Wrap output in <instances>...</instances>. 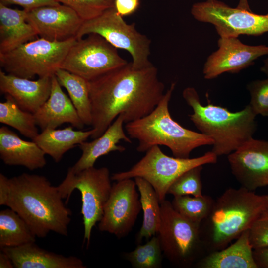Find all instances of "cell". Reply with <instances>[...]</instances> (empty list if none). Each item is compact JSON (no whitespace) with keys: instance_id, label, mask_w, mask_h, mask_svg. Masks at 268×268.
<instances>
[{"instance_id":"obj_1","label":"cell","mask_w":268,"mask_h":268,"mask_svg":"<svg viewBox=\"0 0 268 268\" xmlns=\"http://www.w3.org/2000/svg\"><path fill=\"white\" fill-rule=\"evenodd\" d=\"M88 86L93 139L101 136L119 115L124 116L126 124L146 116L165 94L153 65L136 68L132 62L89 81Z\"/></svg>"},{"instance_id":"obj_2","label":"cell","mask_w":268,"mask_h":268,"mask_svg":"<svg viewBox=\"0 0 268 268\" xmlns=\"http://www.w3.org/2000/svg\"><path fill=\"white\" fill-rule=\"evenodd\" d=\"M63 200L57 186L44 176L0 174V205L19 214L36 237L44 238L50 232L67 235L71 212Z\"/></svg>"},{"instance_id":"obj_3","label":"cell","mask_w":268,"mask_h":268,"mask_svg":"<svg viewBox=\"0 0 268 268\" xmlns=\"http://www.w3.org/2000/svg\"><path fill=\"white\" fill-rule=\"evenodd\" d=\"M268 209V194H258L242 186L226 189L214 200L210 213L200 225L207 254L228 246Z\"/></svg>"},{"instance_id":"obj_4","label":"cell","mask_w":268,"mask_h":268,"mask_svg":"<svg viewBox=\"0 0 268 268\" xmlns=\"http://www.w3.org/2000/svg\"><path fill=\"white\" fill-rule=\"evenodd\" d=\"M182 96L193 110L189 115L190 120L201 133L213 140L211 151L217 157L228 155L253 138L257 129L256 115L249 104L235 112L210 103L203 105L192 87L185 88Z\"/></svg>"},{"instance_id":"obj_5","label":"cell","mask_w":268,"mask_h":268,"mask_svg":"<svg viewBox=\"0 0 268 268\" xmlns=\"http://www.w3.org/2000/svg\"><path fill=\"white\" fill-rule=\"evenodd\" d=\"M175 86V82L171 83L149 114L126 124L130 138L138 141L137 151L144 152L153 146L163 145L170 149L174 157L188 158L194 149L213 144L209 137L183 127L172 118L169 103Z\"/></svg>"},{"instance_id":"obj_6","label":"cell","mask_w":268,"mask_h":268,"mask_svg":"<svg viewBox=\"0 0 268 268\" xmlns=\"http://www.w3.org/2000/svg\"><path fill=\"white\" fill-rule=\"evenodd\" d=\"M161 220L157 236L163 255L174 266L188 268L207 254L200 225L182 216L166 199L160 202Z\"/></svg>"},{"instance_id":"obj_7","label":"cell","mask_w":268,"mask_h":268,"mask_svg":"<svg viewBox=\"0 0 268 268\" xmlns=\"http://www.w3.org/2000/svg\"><path fill=\"white\" fill-rule=\"evenodd\" d=\"M76 40L58 42L36 39L0 53V67L6 73L21 78L52 77Z\"/></svg>"},{"instance_id":"obj_8","label":"cell","mask_w":268,"mask_h":268,"mask_svg":"<svg viewBox=\"0 0 268 268\" xmlns=\"http://www.w3.org/2000/svg\"><path fill=\"white\" fill-rule=\"evenodd\" d=\"M217 157L211 151L193 158L170 157L164 153L159 146H154L129 170L113 174L111 179L118 181L141 177L152 186L161 202L165 200L172 183L184 172L197 166L215 163Z\"/></svg>"},{"instance_id":"obj_9","label":"cell","mask_w":268,"mask_h":268,"mask_svg":"<svg viewBox=\"0 0 268 268\" xmlns=\"http://www.w3.org/2000/svg\"><path fill=\"white\" fill-rule=\"evenodd\" d=\"M111 180L108 168L93 166L76 174L67 171L64 180L57 186L63 199H66L67 202L74 190H78L81 193L84 242L87 247L92 228L103 216L112 187Z\"/></svg>"},{"instance_id":"obj_10","label":"cell","mask_w":268,"mask_h":268,"mask_svg":"<svg viewBox=\"0 0 268 268\" xmlns=\"http://www.w3.org/2000/svg\"><path fill=\"white\" fill-rule=\"evenodd\" d=\"M91 33L99 35L116 49L127 51L131 55L132 64L134 68H142L153 65L149 60L151 40L136 30L134 23H127L114 7L94 18L84 21L76 39Z\"/></svg>"},{"instance_id":"obj_11","label":"cell","mask_w":268,"mask_h":268,"mask_svg":"<svg viewBox=\"0 0 268 268\" xmlns=\"http://www.w3.org/2000/svg\"><path fill=\"white\" fill-rule=\"evenodd\" d=\"M128 63L117 49L99 35L91 33L76 40L60 68L89 81Z\"/></svg>"},{"instance_id":"obj_12","label":"cell","mask_w":268,"mask_h":268,"mask_svg":"<svg viewBox=\"0 0 268 268\" xmlns=\"http://www.w3.org/2000/svg\"><path fill=\"white\" fill-rule=\"evenodd\" d=\"M191 13L196 20L213 25L220 37L259 36L268 32V13L256 14L217 0L196 3Z\"/></svg>"},{"instance_id":"obj_13","label":"cell","mask_w":268,"mask_h":268,"mask_svg":"<svg viewBox=\"0 0 268 268\" xmlns=\"http://www.w3.org/2000/svg\"><path fill=\"white\" fill-rule=\"evenodd\" d=\"M116 181L112 185L98 228L121 238L131 231L142 208L135 181L130 178Z\"/></svg>"},{"instance_id":"obj_14","label":"cell","mask_w":268,"mask_h":268,"mask_svg":"<svg viewBox=\"0 0 268 268\" xmlns=\"http://www.w3.org/2000/svg\"><path fill=\"white\" fill-rule=\"evenodd\" d=\"M218 49L207 58L203 68L206 79L228 72L236 73L254 64L259 57L268 55V46L249 45L236 37H220Z\"/></svg>"},{"instance_id":"obj_15","label":"cell","mask_w":268,"mask_h":268,"mask_svg":"<svg viewBox=\"0 0 268 268\" xmlns=\"http://www.w3.org/2000/svg\"><path fill=\"white\" fill-rule=\"evenodd\" d=\"M228 161L241 186L253 191L268 186V141L253 137L229 154Z\"/></svg>"},{"instance_id":"obj_16","label":"cell","mask_w":268,"mask_h":268,"mask_svg":"<svg viewBox=\"0 0 268 268\" xmlns=\"http://www.w3.org/2000/svg\"><path fill=\"white\" fill-rule=\"evenodd\" d=\"M26 19L40 38L58 42L76 38L84 21L73 9L61 3L27 10Z\"/></svg>"},{"instance_id":"obj_17","label":"cell","mask_w":268,"mask_h":268,"mask_svg":"<svg viewBox=\"0 0 268 268\" xmlns=\"http://www.w3.org/2000/svg\"><path fill=\"white\" fill-rule=\"evenodd\" d=\"M52 77L32 80L8 74L0 69V90L2 94L11 96L23 110L34 114L50 96Z\"/></svg>"},{"instance_id":"obj_18","label":"cell","mask_w":268,"mask_h":268,"mask_svg":"<svg viewBox=\"0 0 268 268\" xmlns=\"http://www.w3.org/2000/svg\"><path fill=\"white\" fill-rule=\"evenodd\" d=\"M42 131L56 129L64 123L81 129L85 125L70 98L62 89L55 75L52 77L51 93L47 101L33 114Z\"/></svg>"},{"instance_id":"obj_19","label":"cell","mask_w":268,"mask_h":268,"mask_svg":"<svg viewBox=\"0 0 268 268\" xmlns=\"http://www.w3.org/2000/svg\"><path fill=\"white\" fill-rule=\"evenodd\" d=\"M125 119L123 115H119L105 132L99 137L90 142L84 141L78 146L82 154L73 166L68 171L73 174L85 169L93 167L96 160L100 157L111 152H123L125 148L118 145L121 140L131 143L132 140L124 131L123 124Z\"/></svg>"},{"instance_id":"obj_20","label":"cell","mask_w":268,"mask_h":268,"mask_svg":"<svg viewBox=\"0 0 268 268\" xmlns=\"http://www.w3.org/2000/svg\"><path fill=\"white\" fill-rule=\"evenodd\" d=\"M45 155L34 141L22 139L6 126L0 127V158L5 164L33 171L45 166Z\"/></svg>"},{"instance_id":"obj_21","label":"cell","mask_w":268,"mask_h":268,"mask_svg":"<svg viewBox=\"0 0 268 268\" xmlns=\"http://www.w3.org/2000/svg\"><path fill=\"white\" fill-rule=\"evenodd\" d=\"M11 259L16 268H85L80 258L65 256L37 246L35 242L0 249Z\"/></svg>"},{"instance_id":"obj_22","label":"cell","mask_w":268,"mask_h":268,"mask_svg":"<svg viewBox=\"0 0 268 268\" xmlns=\"http://www.w3.org/2000/svg\"><path fill=\"white\" fill-rule=\"evenodd\" d=\"M198 268H258L248 229L225 248L208 253L194 265Z\"/></svg>"},{"instance_id":"obj_23","label":"cell","mask_w":268,"mask_h":268,"mask_svg":"<svg viewBox=\"0 0 268 268\" xmlns=\"http://www.w3.org/2000/svg\"><path fill=\"white\" fill-rule=\"evenodd\" d=\"M26 18V10L11 8L0 2V53L36 39L37 33Z\"/></svg>"},{"instance_id":"obj_24","label":"cell","mask_w":268,"mask_h":268,"mask_svg":"<svg viewBox=\"0 0 268 268\" xmlns=\"http://www.w3.org/2000/svg\"><path fill=\"white\" fill-rule=\"evenodd\" d=\"M73 128L71 125L61 129H45L33 141L45 154L58 163L65 153L85 141L94 132L92 128L88 131H82L75 130Z\"/></svg>"},{"instance_id":"obj_25","label":"cell","mask_w":268,"mask_h":268,"mask_svg":"<svg viewBox=\"0 0 268 268\" xmlns=\"http://www.w3.org/2000/svg\"><path fill=\"white\" fill-rule=\"evenodd\" d=\"M134 181L139 191L140 201L143 210V222L136 237L139 244L143 238L148 240L157 234L161 223L160 202L152 186L141 177H135Z\"/></svg>"},{"instance_id":"obj_26","label":"cell","mask_w":268,"mask_h":268,"mask_svg":"<svg viewBox=\"0 0 268 268\" xmlns=\"http://www.w3.org/2000/svg\"><path fill=\"white\" fill-rule=\"evenodd\" d=\"M55 75L60 85L67 91L83 123L91 126L92 113L88 81L61 68L57 70Z\"/></svg>"},{"instance_id":"obj_27","label":"cell","mask_w":268,"mask_h":268,"mask_svg":"<svg viewBox=\"0 0 268 268\" xmlns=\"http://www.w3.org/2000/svg\"><path fill=\"white\" fill-rule=\"evenodd\" d=\"M36 236L24 220L10 208L0 212V248L35 242Z\"/></svg>"},{"instance_id":"obj_28","label":"cell","mask_w":268,"mask_h":268,"mask_svg":"<svg viewBox=\"0 0 268 268\" xmlns=\"http://www.w3.org/2000/svg\"><path fill=\"white\" fill-rule=\"evenodd\" d=\"M0 103V122L17 130L33 140L39 134L34 114L23 110L9 95Z\"/></svg>"},{"instance_id":"obj_29","label":"cell","mask_w":268,"mask_h":268,"mask_svg":"<svg viewBox=\"0 0 268 268\" xmlns=\"http://www.w3.org/2000/svg\"><path fill=\"white\" fill-rule=\"evenodd\" d=\"M214 200L210 196H175L171 202L174 209L190 221L200 224L210 213Z\"/></svg>"},{"instance_id":"obj_30","label":"cell","mask_w":268,"mask_h":268,"mask_svg":"<svg viewBox=\"0 0 268 268\" xmlns=\"http://www.w3.org/2000/svg\"><path fill=\"white\" fill-rule=\"evenodd\" d=\"M163 255L159 238L155 235L146 243L138 244L134 250L124 254L134 268H161Z\"/></svg>"},{"instance_id":"obj_31","label":"cell","mask_w":268,"mask_h":268,"mask_svg":"<svg viewBox=\"0 0 268 268\" xmlns=\"http://www.w3.org/2000/svg\"><path fill=\"white\" fill-rule=\"evenodd\" d=\"M203 165L192 168L179 176L171 185L167 194L174 197L192 195H202V183L201 180V172Z\"/></svg>"},{"instance_id":"obj_32","label":"cell","mask_w":268,"mask_h":268,"mask_svg":"<svg viewBox=\"0 0 268 268\" xmlns=\"http://www.w3.org/2000/svg\"><path fill=\"white\" fill-rule=\"evenodd\" d=\"M73 9L83 20L94 18L114 7L115 0H56Z\"/></svg>"},{"instance_id":"obj_33","label":"cell","mask_w":268,"mask_h":268,"mask_svg":"<svg viewBox=\"0 0 268 268\" xmlns=\"http://www.w3.org/2000/svg\"><path fill=\"white\" fill-rule=\"evenodd\" d=\"M251 100L250 106L256 114L268 117V79L256 80L247 85Z\"/></svg>"},{"instance_id":"obj_34","label":"cell","mask_w":268,"mask_h":268,"mask_svg":"<svg viewBox=\"0 0 268 268\" xmlns=\"http://www.w3.org/2000/svg\"><path fill=\"white\" fill-rule=\"evenodd\" d=\"M248 232L249 242L253 249L268 247V209L256 218Z\"/></svg>"},{"instance_id":"obj_35","label":"cell","mask_w":268,"mask_h":268,"mask_svg":"<svg viewBox=\"0 0 268 268\" xmlns=\"http://www.w3.org/2000/svg\"><path fill=\"white\" fill-rule=\"evenodd\" d=\"M0 2L5 5L17 4L26 10L44 6L56 5L60 4L56 0H0Z\"/></svg>"},{"instance_id":"obj_36","label":"cell","mask_w":268,"mask_h":268,"mask_svg":"<svg viewBox=\"0 0 268 268\" xmlns=\"http://www.w3.org/2000/svg\"><path fill=\"white\" fill-rule=\"evenodd\" d=\"M140 6L139 0H115L114 8L121 16L133 14Z\"/></svg>"},{"instance_id":"obj_37","label":"cell","mask_w":268,"mask_h":268,"mask_svg":"<svg viewBox=\"0 0 268 268\" xmlns=\"http://www.w3.org/2000/svg\"><path fill=\"white\" fill-rule=\"evenodd\" d=\"M253 256L258 268H268V247L253 249Z\"/></svg>"},{"instance_id":"obj_38","label":"cell","mask_w":268,"mask_h":268,"mask_svg":"<svg viewBox=\"0 0 268 268\" xmlns=\"http://www.w3.org/2000/svg\"><path fill=\"white\" fill-rule=\"evenodd\" d=\"M0 268H14V265L10 258L6 253L1 250H0Z\"/></svg>"},{"instance_id":"obj_39","label":"cell","mask_w":268,"mask_h":268,"mask_svg":"<svg viewBox=\"0 0 268 268\" xmlns=\"http://www.w3.org/2000/svg\"><path fill=\"white\" fill-rule=\"evenodd\" d=\"M237 7L244 10L251 11L248 2V0H239Z\"/></svg>"},{"instance_id":"obj_40","label":"cell","mask_w":268,"mask_h":268,"mask_svg":"<svg viewBox=\"0 0 268 268\" xmlns=\"http://www.w3.org/2000/svg\"><path fill=\"white\" fill-rule=\"evenodd\" d=\"M260 69L261 71L267 75L268 79V57L264 60L263 65Z\"/></svg>"}]
</instances>
